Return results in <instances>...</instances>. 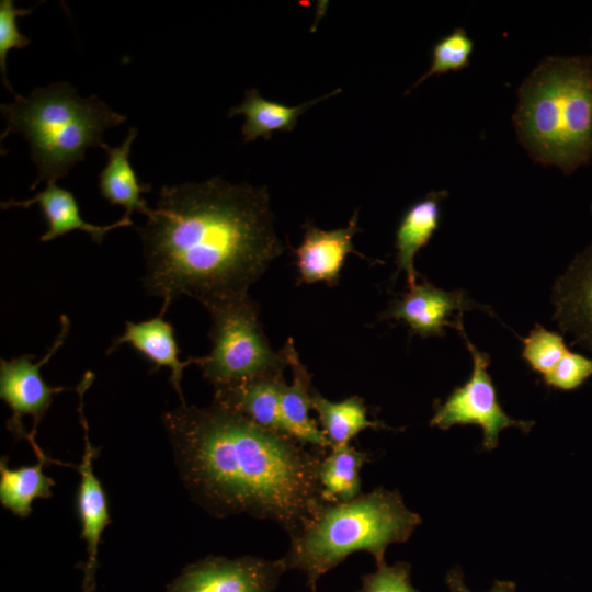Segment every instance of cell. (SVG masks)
I'll return each instance as SVG.
<instances>
[{"label":"cell","instance_id":"obj_1","mask_svg":"<svg viewBox=\"0 0 592 592\" xmlns=\"http://www.w3.org/2000/svg\"><path fill=\"white\" fill-rule=\"evenodd\" d=\"M138 231L143 286L162 314L182 295L208 309L249 294L284 251L267 189L219 177L163 185Z\"/></svg>","mask_w":592,"mask_h":592},{"label":"cell","instance_id":"obj_2","mask_svg":"<svg viewBox=\"0 0 592 592\" xmlns=\"http://www.w3.org/2000/svg\"><path fill=\"white\" fill-rule=\"evenodd\" d=\"M180 476L196 501L217 516L247 514L291 536L326 503L318 468L323 449L264 429L213 402H185L163 415Z\"/></svg>","mask_w":592,"mask_h":592},{"label":"cell","instance_id":"obj_3","mask_svg":"<svg viewBox=\"0 0 592 592\" xmlns=\"http://www.w3.org/2000/svg\"><path fill=\"white\" fill-rule=\"evenodd\" d=\"M519 136L532 157L571 172L592 156V61L548 58L520 90Z\"/></svg>","mask_w":592,"mask_h":592},{"label":"cell","instance_id":"obj_4","mask_svg":"<svg viewBox=\"0 0 592 592\" xmlns=\"http://www.w3.org/2000/svg\"><path fill=\"white\" fill-rule=\"evenodd\" d=\"M398 490L383 487L340 503H325L317 516L289 537L282 558L286 569L298 570L316 592L317 581L356 551L369 553L385 563L390 544L405 543L421 524Z\"/></svg>","mask_w":592,"mask_h":592},{"label":"cell","instance_id":"obj_5","mask_svg":"<svg viewBox=\"0 0 592 592\" xmlns=\"http://www.w3.org/2000/svg\"><path fill=\"white\" fill-rule=\"evenodd\" d=\"M0 110L5 121L1 140L20 134L29 143L38 172L32 190L42 181L53 183L66 177L84 160L87 149L105 150L104 132L127 119L96 95L80 96L68 82L35 88L26 96L1 104Z\"/></svg>","mask_w":592,"mask_h":592},{"label":"cell","instance_id":"obj_6","mask_svg":"<svg viewBox=\"0 0 592 592\" xmlns=\"http://www.w3.org/2000/svg\"><path fill=\"white\" fill-rule=\"evenodd\" d=\"M207 310L212 317V350L197 357L196 364L215 389L284 372V352H276L269 344L260 325L259 306L249 294Z\"/></svg>","mask_w":592,"mask_h":592},{"label":"cell","instance_id":"obj_7","mask_svg":"<svg viewBox=\"0 0 592 592\" xmlns=\"http://www.w3.org/2000/svg\"><path fill=\"white\" fill-rule=\"evenodd\" d=\"M473 357V372L469 379L455 387L443 401L434 403L431 426L448 430L454 425L476 424L482 429V448L497 447L502 430L514 426L528 433L534 421L515 420L508 415L499 403L497 390L488 367L490 356L478 350L466 337L463 326L458 330Z\"/></svg>","mask_w":592,"mask_h":592},{"label":"cell","instance_id":"obj_8","mask_svg":"<svg viewBox=\"0 0 592 592\" xmlns=\"http://www.w3.org/2000/svg\"><path fill=\"white\" fill-rule=\"evenodd\" d=\"M61 329L54 344L44 357L33 362V355H21L11 360H0V397L12 411L7 422L8 429L20 439H26L37 458L48 459L35 442L37 426L49 409L55 394L66 390L64 387H50L43 379L42 366L66 340L70 321L61 316Z\"/></svg>","mask_w":592,"mask_h":592},{"label":"cell","instance_id":"obj_9","mask_svg":"<svg viewBox=\"0 0 592 592\" xmlns=\"http://www.w3.org/2000/svg\"><path fill=\"white\" fill-rule=\"evenodd\" d=\"M286 570L282 558L209 557L189 566L168 592H273Z\"/></svg>","mask_w":592,"mask_h":592},{"label":"cell","instance_id":"obj_10","mask_svg":"<svg viewBox=\"0 0 592 592\" xmlns=\"http://www.w3.org/2000/svg\"><path fill=\"white\" fill-rule=\"evenodd\" d=\"M93 373L87 372L77 387L79 395L78 413L83 430L84 451L81 462L77 467L80 474V483L77 494V510L81 522V537L87 544V562L82 592H92L94 588V574L98 561V548L104 528L111 522L107 499L101 481L93 469V459L98 455V448L89 440L88 423L84 415L83 397L93 380Z\"/></svg>","mask_w":592,"mask_h":592},{"label":"cell","instance_id":"obj_11","mask_svg":"<svg viewBox=\"0 0 592 592\" xmlns=\"http://www.w3.org/2000/svg\"><path fill=\"white\" fill-rule=\"evenodd\" d=\"M480 308L463 291L448 292L423 281L409 287L401 298L395 299L384 314L385 319L400 320L412 333L422 338L443 337L445 327L459 330L462 316L454 315Z\"/></svg>","mask_w":592,"mask_h":592},{"label":"cell","instance_id":"obj_12","mask_svg":"<svg viewBox=\"0 0 592 592\" xmlns=\"http://www.w3.org/2000/svg\"><path fill=\"white\" fill-rule=\"evenodd\" d=\"M357 224L356 212L343 228L323 230L311 223L304 225L303 241L294 251L303 283L325 282L329 286L339 283L348 254H358L353 246V237L361 231Z\"/></svg>","mask_w":592,"mask_h":592},{"label":"cell","instance_id":"obj_13","mask_svg":"<svg viewBox=\"0 0 592 592\" xmlns=\"http://www.w3.org/2000/svg\"><path fill=\"white\" fill-rule=\"evenodd\" d=\"M554 319L573 335L572 345L592 351V243L572 261L553 289Z\"/></svg>","mask_w":592,"mask_h":592},{"label":"cell","instance_id":"obj_14","mask_svg":"<svg viewBox=\"0 0 592 592\" xmlns=\"http://www.w3.org/2000/svg\"><path fill=\"white\" fill-rule=\"evenodd\" d=\"M163 316L164 314L159 312L158 316L140 322L126 321L125 331L113 340L107 353L118 349L122 344H128L153 365L155 372L161 367L169 368L171 385L183 403L181 388L183 372L186 366L196 364L197 357L180 360L174 329Z\"/></svg>","mask_w":592,"mask_h":592},{"label":"cell","instance_id":"obj_15","mask_svg":"<svg viewBox=\"0 0 592 592\" xmlns=\"http://www.w3.org/2000/svg\"><path fill=\"white\" fill-rule=\"evenodd\" d=\"M292 372V383L285 384L281 395V411L288 436L316 448L330 449L331 443L310 415L311 374L300 362L293 340L282 349Z\"/></svg>","mask_w":592,"mask_h":592},{"label":"cell","instance_id":"obj_16","mask_svg":"<svg viewBox=\"0 0 592 592\" xmlns=\"http://www.w3.org/2000/svg\"><path fill=\"white\" fill-rule=\"evenodd\" d=\"M285 384L283 373L255 377L215 389L214 402L244 415L264 429L287 435L281 411V395Z\"/></svg>","mask_w":592,"mask_h":592},{"label":"cell","instance_id":"obj_17","mask_svg":"<svg viewBox=\"0 0 592 592\" xmlns=\"http://www.w3.org/2000/svg\"><path fill=\"white\" fill-rule=\"evenodd\" d=\"M37 204L47 221V230L41 236L42 242L52 241L72 230L79 229L88 232L95 243H102L104 236L116 228L128 227L133 225L129 217L123 216L118 221L98 226L84 221L81 218L79 205L73 194L56 184L47 183L46 187L38 192L32 198L25 201L9 200L1 203V208L10 207L27 208Z\"/></svg>","mask_w":592,"mask_h":592},{"label":"cell","instance_id":"obj_18","mask_svg":"<svg viewBox=\"0 0 592 592\" xmlns=\"http://www.w3.org/2000/svg\"><path fill=\"white\" fill-rule=\"evenodd\" d=\"M137 136V128L130 127L118 147H107L106 166L99 174L100 194L111 205L125 208V217L138 212L148 217L150 208L141 194L151 190L149 184L141 183L129 161L130 147Z\"/></svg>","mask_w":592,"mask_h":592},{"label":"cell","instance_id":"obj_19","mask_svg":"<svg viewBox=\"0 0 592 592\" xmlns=\"http://www.w3.org/2000/svg\"><path fill=\"white\" fill-rule=\"evenodd\" d=\"M446 196V191H431L413 203L400 219L396 230V262L398 271L406 273L409 287L417 284L414 258L439 229L441 202Z\"/></svg>","mask_w":592,"mask_h":592},{"label":"cell","instance_id":"obj_20","mask_svg":"<svg viewBox=\"0 0 592 592\" xmlns=\"http://www.w3.org/2000/svg\"><path fill=\"white\" fill-rule=\"evenodd\" d=\"M341 92L335 89L322 96L309 100L301 104L289 106L276 101L264 99L260 92L251 88L244 92L243 101L229 110L228 116L242 114L246 122L241 127L243 141H252L261 137L270 139L274 132H291L298 117L320 101L327 100Z\"/></svg>","mask_w":592,"mask_h":592},{"label":"cell","instance_id":"obj_21","mask_svg":"<svg viewBox=\"0 0 592 592\" xmlns=\"http://www.w3.org/2000/svg\"><path fill=\"white\" fill-rule=\"evenodd\" d=\"M311 410L317 413L319 425L331 447L351 444V441L364 430L387 428L383 422L368 418L365 402L358 396L330 401L312 389Z\"/></svg>","mask_w":592,"mask_h":592},{"label":"cell","instance_id":"obj_22","mask_svg":"<svg viewBox=\"0 0 592 592\" xmlns=\"http://www.w3.org/2000/svg\"><path fill=\"white\" fill-rule=\"evenodd\" d=\"M369 460L368 454L351 444L332 446L321 458L318 480L326 503L348 502L360 494L361 469Z\"/></svg>","mask_w":592,"mask_h":592},{"label":"cell","instance_id":"obj_23","mask_svg":"<svg viewBox=\"0 0 592 592\" xmlns=\"http://www.w3.org/2000/svg\"><path fill=\"white\" fill-rule=\"evenodd\" d=\"M47 459L38 458L33 466L10 468L4 457L0 460V502L14 515L26 517L37 498H49L54 480L43 471Z\"/></svg>","mask_w":592,"mask_h":592},{"label":"cell","instance_id":"obj_24","mask_svg":"<svg viewBox=\"0 0 592 592\" xmlns=\"http://www.w3.org/2000/svg\"><path fill=\"white\" fill-rule=\"evenodd\" d=\"M567 351L562 334L537 323L523 339L522 358L543 377L557 365Z\"/></svg>","mask_w":592,"mask_h":592},{"label":"cell","instance_id":"obj_25","mask_svg":"<svg viewBox=\"0 0 592 592\" xmlns=\"http://www.w3.org/2000/svg\"><path fill=\"white\" fill-rule=\"evenodd\" d=\"M474 50V42L464 29H455L440 38L433 46L432 64L430 69L417 81L420 84L433 75H443L448 71H458L469 65Z\"/></svg>","mask_w":592,"mask_h":592},{"label":"cell","instance_id":"obj_26","mask_svg":"<svg viewBox=\"0 0 592 592\" xmlns=\"http://www.w3.org/2000/svg\"><path fill=\"white\" fill-rule=\"evenodd\" d=\"M33 9H16L14 1H0V71L4 87L16 98V94L7 78V55L9 50L23 48L30 44L29 37L20 33L16 16L27 15Z\"/></svg>","mask_w":592,"mask_h":592},{"label":"cell","instance_id":"obj_27","mask_svg":"<svg viewBox=\"0 0 592 592\" xmlns=\"http://www.w3.org/2000/svg\"><path fill=\"white\" fill-rule=\"evenodd\" d=\"M592 376V358L568 350L557 365L542 377L549 388L570 391Z\"/></svg>","mask_w":592,"mask_h":592},{"label":"cell","instance_id":"obj_28","mask_svg":"<svg viewBox=\"0 0 592 592\" xmlns=\"http://www.w3.org/2000/svg\"><path fill=\"white\" fill-rule=\"evenodd\" d=\"M411 566L406 561L392 566L385 563L362 577L361 588L356 592H420L410 581Z\"/></svg>","mask_w":592,"mask_h":592},{"label":"cell","instance_id":"obj_29","mask_svg":"<svg viewBox=\"0 0 592 592\" xmlns=\"http://www.w3.org/2000/svg\"><path fill=\"white\" fill-rule=\"evenodd\" d=\"M445 581L451 592H470L464 583L463 572L456 567L448 571ZM489 592H516V585L512 581H494Z\"/></svg>","mask_w":592,"mask_h":592}]
</instances>
